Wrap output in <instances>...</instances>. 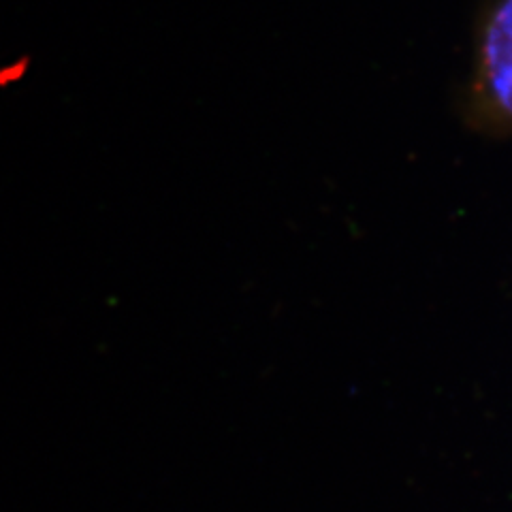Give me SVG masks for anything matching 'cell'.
Instances as JSON below:
<instances>
[{"instance_id": "1", "label": "cell", "mask_w": 512, "mask_h": 512, "mask_svg": "<svg viewBox=\"0 0 512 512\" xmlns=\"http://www.w3.org/2000/svg\"><path fill=\"white\" fill-rule=\"evenodd\" d=\"M474 90L495 120L512 126V0H491L480 22Z\"/></svg>"}, {"instance_id": "2", "label": "cell", "mask_w": 512, "mask_h": 512, "mask_svg": "<svg viewBox=\"0 0 512 512\" xmlns=\"http://www.w3.org/2000/svg\"><path fill=\"white\" fill-rule=\"evenodd\" d=\"M28 71L26 60H15L13 64H7V67H0V86H9L13 82H18Z\"/></svg>"}]
</instances>
